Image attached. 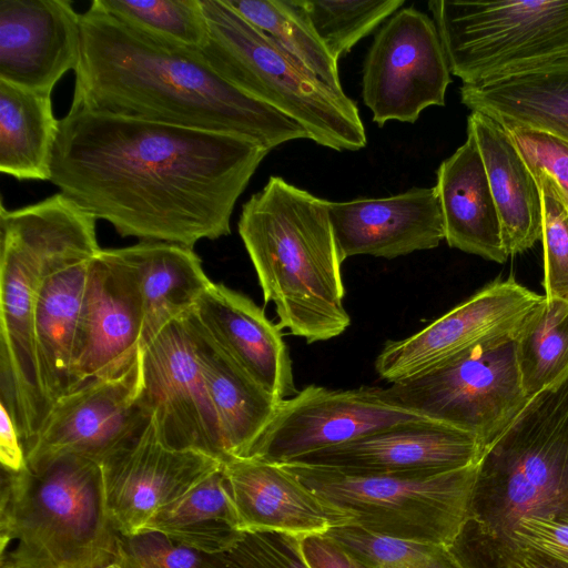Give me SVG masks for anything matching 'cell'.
<instances>
[{
	"mask_svg": "<svg viewBox=\"0 0 568 568\" xmlns=\"http://www.w3.org/2000/svg\"><path fill=\"white\" fill-rule=\"evenodd\" d=\"M268 152L239 135L71 106L50 181L123 237L193 248L231 233L234 206Z\"/></svg>",
	"mask_w": 568,
	"mask_h": 568,
	"instance_id": "1",
	"label": "cell"
},
{
	"mask_svg": "<svg viewBox=\"0 0 568 568\" xmlns=\"http://www.w3.org/2000/svg\"><path fill=\"white\" fill-rule=\"evenodd\" d=\"M71 106L246 138L266 150L305 129L217 75L193 50L154 40L101 9L81 13Z\"/></svg>",
	"mask_w": 568,
	"mask_h": 568,
	"instance_id": "2",
	"label": "cell"
},
{
	"mask_svg": "<svg viewBox=\"0 0 568 568\" xmlns=\"http://www.w3.org/2000/svg\"><path fill=\"white\" fill-rule=\"evenodd\" d=\"M237 230L281 331L307 343L346 331L351 316L328 201L272 175L243 204Z\"/></svg>",
	"mask_w": 568,
	"mask_h": 568,
	"instance_id": "3",
	"label": "cell"
},
{
	"mask_svg": "<svg viewBox=\"0 0 568 568\" xmlns=\"http://www.w3.org/2000/svg\"><path fill=\"white\" fill-rule=\"evenodd\" d=\"M0 527V568H93L116 556L101 464L82 456L3 470Z\"/></svg>",
	"mask_w": 568,
	"mask_h": 568,
	"instance_id": "4",
	"label": "cell"
},
{
	"mask_svg": "<svg viewBox=\"0 0 568 568\" xmlns=\"http://www.w3.org/2000/svg\"><path fill=\"white\" fill-rule=\"evenodd\" d=\"M528 516L568 521V371L528 399L477 464L466 523L498 536Z\"/></svg>",
	"mask_w": 568,
	"mask_h": 568,
	"instance_id": "5",
	"label": "cell"
},
{
	"mask_svg": "<svg viewBox=\"0 0 568 568\" xmlns=\"http://www.w3.org/2000/svg\"><path fill=\"white\" fill-rule=\"evenodd\" d=\"M84 211L62 193L17 210H0V403L23 448L45 419L36 361L34 312L49 257Z\"/></svg>",
	"mask_w": 568,
	"mask_h": 568,
	"instance_id": "6",
	"label": "cell"
},
{
	"mask_svg": "<svg viewBox=\"0 0 568 568\" xmlns=\"http://www.w3.org/2000/svg\"><path fill=\"white\" fill-rule=\"evenodd\" d=\"M204 43L193 50L217 75L241 92L291 118L310 140L335 151L367 144L357 104L294 61L225 0H201Z\"/></svg>",
	"mask_w": 568,
	"mask_h": 568,
	"instance_id": "7",
	"label": "cell"
},
{
	"mask_svg": "<svg viewBox=\"0 0 568 568\" xmlns=\"http://www.w3.org/2000/svg\"><path fill=\"white\" fill-rule=\"evenodd\" d=\"M477 464L438 474L358 475L283 464L373 534L448 547L468 519ZM280 465V464H278Z\"/></svg>",
	"mask_w": 568,
	"mask_h": 568,
	"instance_id": "8",
	"label": "cell"
},
{
	"mask_svg": "<svg viewBox=\"0 0 568 568\" xmlns=\"http://www.w3.org/2000/svg\"><path fill=\"white\" fill-rule=\"evenodd\" d=\"M450 73L479 84L568 55V0L427 3Z\"/></svg>",
	"mask_w": 568,
	"mask_h": 568,
	"instance_id": "9",
	"label": "cell"
},
{
	"mask_svg": "<svg viewBox=\"0 0 568 568\" xmlns=\"http://www.w3.org/2000/svg\"><path fill=\"white\" fill-rule=\"evenodd\" d=\"M514 335L487 341L418 376L393 383L386 393L403 407L474 435L485 448L529 399Z\"/></svg>",
	"mask_w": 568,
	"mask_h": 568,
	"instance_id": "10",
	"label": "cell"
},
{
	"mask_svg": "<svg viewBox=\"0 0 568 568\" xmlns=\"http://www.w3.org/2000/svg\"><path fill=\"white\" fill-rule=\"evenodd\" d=\"M450 74L434 20L406 7L387 19L367 51L363 102L378 126L392 120L415 123L425 109L445 105Z\"/></svg>",
	"mask_w": 568,
	"mask_h": 568,
	"instance_id": "11",
	"label": "cell"
},
{
	"mask_svg": "<svg viewBox=\"0 0 568 568\" xmlns=\"http://www.w3.org/2000/svg\"><path fill=\"white\" fill-rule=\"evenodd\" d=\"M141 385L140 354L124 373L89 381L55 399L24 448L28 468L38 471L69 455L101 464L120 450L151 420Z\"/></svg>",
	"mask_w": 568,
	"mask_h": 568,
	"instance_id": "12",
	"label": "cell"
},
{
	"mask_svg": "<svg viewBox=\"0 0 568 568\" xmlns=\"http://www.w3.org/2000/svg\"><path fill=\"white\" fill-rule=\"evenodd\" d=\"M427 418L394 402L382 387L310 385L278 403L250 458L288 464L384 428Z\"/></svg>",
	"mask_w": 568,
	"mask_h": 568,
	"instance_id": "13",
	"label": "cell"
},
{
	"mask_svg": "<svg viewBox=\"0 0 568 568\" xmlns=\"http://www.w3.org/2000/svg\"><path fill=\"white\" fill-rule=\"evenodd\" d=\"M141 399L160 439L220 463L229 460L184 318L169 322L141 352Z\"/></svg>",
	"mask_w": 568,
	"mask_h": 568,
	"instance_id": "14",
	"label": "cell"
},
{
	"mask_svg": "<svg viewBox=\"0 0 568 568\" xmlns=\"http://www.w3.org/2000/svg\"><path fill=\"white\" fill-rule=\"evenodd\" d=\"M542 298L513 276L496 280L417 333L386 342L375 369L389 384L418 376L481 343L514 335Z\"/></svg>",
	"mask_w": 568,
	"mask_h": 568,
	"instance_id": "15",
	"label": "cell"
},
{
	"mask_svg": "<svg viewBox=\"0 0 568 568\" xmlns=\"http://www.w3.org/2000/svg\"><path fill=\"white\" fill-rule=\"evenodd\" d=\"M221 466L204 454L166 446L151 419L138 436L101 463L114 530L122 536L144 530L161 508Z\"/></svg>",
	"mask_w": 568,
	"mask_h": 568,
	"instance_id": "16",
	"label": "cell"
},
{
	"mask_svg": "<svg viewBox=\"0 0 568 568\" xmlns=\"http://www.w3.org/2000/svg\"><path fill=\"white\" fill-rule=\"evenodd\" d=\"M97 219L83 213L53 251L39 285L34 312L38 376L50 409L71 389V359L88 275L101 247Z\"/></svg>",
	"mask_w": 568,
	"mask_h": 568,
	"instance_id": "17",
	"label": "cell"
},
{
	"mask_svg": "<svg viewBox=\"0 0 568 568\" xmlns=\"http://www.w3.org/2000/svg\"><path fill=\"white\" fill-rule=\"evenodd\" d=\"M483 450L474 435L427 418L384 428L288 464L358 475L438 474L476 464Z\"/></svg>",
	"mask_w": 568,
	"mask_h": 568,
	"instance_id": "18",
	"label": "cell"
},
{
	"mask_svg": "<svg viewBox=\"0 0 568 568\" xmlns=\"http://www.w3.org/2000/svg\"><path fill=\"white\" fill-rule=\"evenodd\" d=\"M81 14L68 0H0V80L52 93L75 70Z\"/></svg>",
	"mask_w": 568,
	"mask_h": 568,
	"instance_id": "19",
	"label": "cell"
},
{
	"mask_svg": "<svg viewBox=\"0 0 568 568\" xmlns=\"http://www.w3.org/2000/svg\"><path fill=\"white\" fill-rule=\"evenodd\" d=\"M143 343V316L135 295L98 253L90 265L74 338L71 389L124 373L138 361Z\"/></svg>",
	"mask_w": 568,
	"mask_h": 568,
	"instance_id": "20",
	"label": "cell"
},
{
	"mask_svg": "<svg viewBox=\"0 0 568 568\" xmlns=\"http://www.w3.org/2000/svg\"><path fill=\"white\" fill-rule=\"evenodd\" d=\"M328 212L339 256L395 258L432 250L445 240L436 187H413L383 199L329 202Z\"/></svg>",
	"mask_w": 568,
	"mask_h": 568,
	"instance_id": "21",
	"label": "cell"
},
{
	"mask_svg": "<svg viewBox=\"0 0 568 568\" xmlns=\"http://www.w3.org/2000/svg\"><path fill=\"white\" fill-rule=\"evenodd\" d=\"M222 467L242 531L273 530L304 537L352 523L349 515L320 497L283 465L235 458Z\"/></svg>",
	"mask_w": 568,
	"mask_h": 568,
	"instance_id": "22",
	"label": "cell"
},
{
	"mask_svg": "<svg viewBox=\"0 0 568 568\" xmlns=\"http://www.w3.org/2000/svg\"><path fill=\"white\" fill-rule=\"evenodd\" d=\"M192 312L215 344L275 400L297 393L281 329L250 297L212 282Z\"/></svg>",
	"mask_w": 568,
	"mask_h": 568,
	"instance_id": "23",
	"label": "cell"
},
{
	"mask_svg": "<svg viewBox=\"0 0 568 568\" xmlns=\"http://www.w3.org/2000/svg\"><path fill=\"white\" fill-rule=\"evenodd\" d=\"M99 255L135 295L143 316L144 343L192 310L212 284L199 255L184 245L140 241L131 246L101 248Z\"/></svg>",
	"mask_w": 568,
	"mask_h": 568,
	"instance_id": "24",
	"label": "cell"
},
{
	"mask_svg": "<svg viewBox=\"0 0 568 568\" xmlns=\"http://www.w3.org/2000/svg\"><path fill=\"white\" fill-rule=\"evenodd\" d=\"M445 240L450 247L504 263L508 258L499 213L481 154L467 131L465 143L436 172Z\"/></svg>",
	"mask_w": 568,
	"mask_h": 568,
	"instance_id": "25",
	"label": "cell"
},
{
	"mask_svg": "<svg viewBox=\"0 0 568 568\" xmlns=\"http://www.w3.org/2000/svg\"><path fill=\"white\" fill-rule=\"evenodd\" d=\"M229 460L250 458L280 402L252 381L211 338L192 310L183 315Z\"/></svg>",
	"mask_w": 568,
	"mask_h": 568,
	"instance_id": "26",
	"label": "cell"
},
{
	"mask_svg": "<svg viewBox=\"0 0 568 568\" xmlns=\"http://www.w3.org/2000/svg\"><path fill=\"white\" fill-rule=\"evenodd\" d=\"M460 101L501 124L568 142V55L479 84H463Z\"/></svg>",
	"mask_w": 568,
	"mask_h": 568,
	"instance_id": "27",
	"label": "cell"
},
{
	"mask_svg": "<svg viewBox=\"0 0 568 568\" xmlns=\"http://www.w3.org/2000/svg\"><path fill=\"white\" fill-rule=\"evenodd\" d=\"M477 143L499 213L508 255L523 253L541 239L542 210L538 184L504 125L471 112L467 119Z\"/></svg>",
	"mask_w": 568,
	"mask_h": 568,
	"instance_id": "28",
	"label": "cell"
},
{
	"mask_svg": "<svg viewBox=\"0 0 568 568\" xmlns=\"http://www.w3.org/2000/svg\"><path fill=\"white\" fill-rule=\"evenodd\" d=\"M59 120L51 93L0 80V171L18 180H49Z\"/></svg>",
	"mask_w": 568,
	"mask_h": 568,
	"instance_id": "29",
	"label": "cell"
},
{
	"mask_svg": "<svg viewBox=\"0 0 568 568\" xmlns=\"http://www.w3.org/2000/svg\"><path fill=\"white\" fill-rule=\"evenodd\" d=\"M145 529L158 530L191 548L222 554L243 531L221 466L176 500L161 508Z\"/></svg>",
	"mask_w": 568,
	"mask_h": 568,
	"instance_id": "30",
	"label": "cell"
},
{
	"mask_svg": "<svg viewBox=\"0 0 568 568\" xmlns=\"http://www.w3.org/2000/svg\"><path fill=\"white\" fill-rule=\"evenodd\" d=\"M294 61L337 92H344L337 60L294 0H225Z\"/></svg>",
	"mask_w": 568,
	"mask_h": 568,
	"instance_id": "31",
	"label": "cell"
},
{
	"mask_svg": "<svg viewBox=\"0 0 568 568\" xmlns=\"http://www.w3.org/2000/svg\"><path fill=\"white\" fill-rule=\"evenodd\" d=\"M514 339L521 383L530 398L568 371V302L544 295Z\"/></svg>",
	"mask_w": 568,
	"mask_h": 568,
	"instance_id": "32",
	"label": "cell"
},
{
	"mask_svg": "<svg viewBox=\"0 0 568 568\" xmlns=\"http://www.w3.org/2000/svg\"><path fill=\"white\" fill-rule=\"evenodd\" d=\"M105 12L154 40L197 50L206 38L201 0H94Z\"/></svg>",
	"mask_w": 568,
	"mask_h": 568,
	"instance_id": "33",
	"label": "cell"
},
{
	"mask_svg": "<svg viewBox=\"0 0 568 568\" xmlns=\"http://www.w3.org/2000/svg\"><path fill=\"white\" fill-rule=\"evenodd\" d=\"M294 2L337 61L405 3L403 0Z\"/></svg>",
	"mask_w": 568,
	"mask_h": 568,
	"instance_id": "34",
	"label": "cell"
},
{
	"mask_svg": "<svg viewBox=\"0 0 568 568\" xmlns=\"http://www.w3.org/2000/svg\"><path fill=\"white\" fill-rule=\"evenodd\" d=\"M362 568H458L447 547L369 532L354 525L326 532Z\"/></svg>",
	"mask_w": 568,
	"mask_h": 568,
	"instance_id": "35",
	"label": "cell"
},
{
	"mask_svg": "<svg viewBox=\"0 0 568 568\" xmlns=\"http://www.w3.org/2000/svg\"><path fill=\"white\" fill-rule=\"evenodd\" d=\"M530 172L541 195L545 296L568 302V201L546 172Z\"/></svg>",
	"mask_w": 568,
	"mask_h": 568,
	"instance_id": "36",
	"label": "cell"
},
{
	"mask_svg": "<svg viewBox=\"0 0 568 568\" xmlns=\"http://www.w3.org/2000/svg\"><path fill=\"white\" fill-rule=\"evenodd\" d=\"M447 549L458 568H568L529 546L481 534L467 523Z\"/></svg>",
	"mask_w": 568,
	"mask_h": 568,
	"instance_id": "37",
	"label": "cell"
},
{
	"mask_svg": "<svg viewBox=\"0 0 568 568\" xmlns=\"http://www.w3.org/2000/svg\"><path fill=\"white\" fill-rule=\"evenodd\" d=\"M116 560L128 568H233L225 552H204L152 529L118 534Z\"/></svg>",
	"mask_w": 568,
	"mask_h": 568,
	"instance_id": "38",
	"label": "cell"
},
{
	"mask_svg": "<svg viewBox=\"0 0 568 568\" xmlns=\"http://www.w3.org/2000/svg\"><path fill=\"white\" fill-rule=\"evenodd\" d=\"M225 554L233 568H310L301 537L280 531H243Z\"/></svg>",
	"mask_w": 568,
	"mask_h": 568,
	"instance_id": "39",
	"label": "cell"
},
{
	"mask_svg": "<svg viewBox=\"0 0 568 568\" xmlns=\"http://www.w3.org/2000/svg\"><path fill=\"white\" fill-rule=\"evenodd\" d=\"M503 125L529 170L546 172L568 201V142L541 131Z\"/></svg>",
	"mask_w": 568,
	"mask_h": 568,
	"instance_id": "40",
	"label": "cell"
},
{
	"mask_svg": "<svg viewBox=\"0 0 568 568\" xmlns=\"http://www.w3.org/2000/svg\"><path fill=\"white\" fill-rule=\"evenodd\" d=\"M498 536L529 546L568 566V521L523 517Z\"/></svg>",
	"mask_w": 568,
	"mask_h": 568,
	"instance_id": "41",
	"label": "cell"
},
{
	"mask_svg": "<svg viewBox=\"0 0 568 568\" xmlns=\"http://www.w3.org/2000/svg\"><path fill=\"white\" fill-rule=\"evenodd\" d=\"M301 549L310 568H362L352 555L326 534L301 537Z\"/></svg>",
	"mask_w": 568,
	"mask_h": 568,
	"instance_id": "42",
	"label": "cell"
},
{
	"mask_svg": "<svg viewBox=\"0 0 568 568\" xmlns=\"http://www.w3.org/2000/svg\"><path fill=\"white\" fill-rule=\"evenodd\" d=\"M0 462L3 470L10 473H19L28 467L17 426L2 403H0Z\"/></svg>",
	"mask_w": 568,
	"mask_h": 568,
	"instance_id": "43",
	"label": "cell"
},
{
	"mask_svg": "<svg viewBox=\"0 0 568 568\" xmlns=\"http://www.w3.org/2000/svg\"><path fill=\"white\" fill-rule=\"evenodd\" d=\"M115 559H116V556L114 558H112V559H109L106 561H103V562L97 565L93 568H114L115 567Z\"/></svg>",
	"mask_w": 568,
	"mask_h": 568,
	"instance_id": "44",
	"label": "cell"
},
{
	"mask_svg": "<svg viewBox=\"0 0 568 568\" xmlns=\"http://www.w3.org/2000/svg\"><path fill=\"white\" fill-rule=\"evenodd\" d=\"M114 568H128L125 567L124 565H122L121 562H119L116 559H115V567Z\"/></svg>",
	"mask_w": 568,
	"mask_h": 568,
	"instance_id": "45",
	"label": "cell"
}]
</instances>
